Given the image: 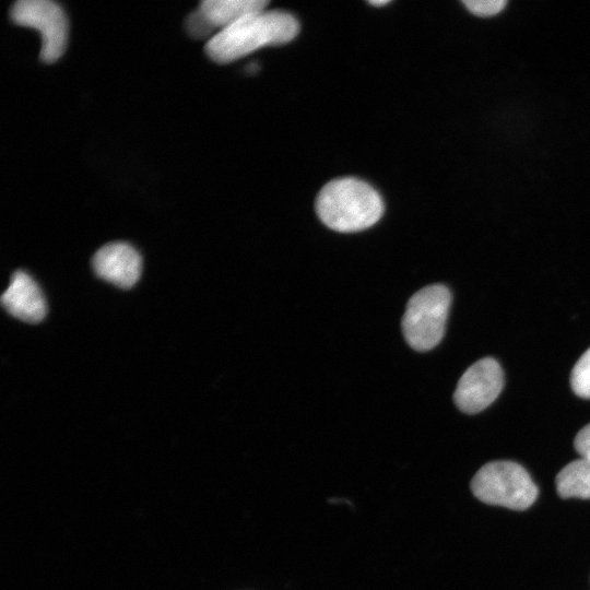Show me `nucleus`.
<instances>
[{
    "instance_id": "nucleus-1",
    "label": "nucleus",
    "mask_w": 590,
    "mask_h": 590,
    "mask_svg": "<svg viewBox=\"0 0 590 590\" xmlns=\"http://www.w3.org/2000/svg\"><path fill=\"white\" fill-rule=\"evenodd\" d=\"M298 31V22L292 14L264 10L219 31L204 49L213 61L228 63L262 47L288 43Z\"/></svg>"
},
{
    "instance_id": "nucleus-2",
    "label": "nucleus",
    "mask_w": 590,
    "mask_h": 590,
    "mask_svg": "<svg viewBox=\"0 0 590 590\" xmlns=\"http://www.w3.org/2000/svg\"><path fill=\"white\" fill-rule=\"evenodd\" d=\"M316 211L329 228L353 233L377 223L384 213V203L368 184L356 178H340L320 190Z\"/></svg>"
},
{
    "instance_id": "nucleus-3",
    "label": "nucleus",
    "mask_w": 590,
    "mask_h": 590,
    "mask_svg": "<svg viewBox=\"0 0 590 590\" xmlns=\"http://www.w3.org/2000/svg\"><path fill=\"white\" fill-rule=\"evenodd\" d=\"M471 491L481 502L512 510L528 509L538 497V487L527 470L508 460L484 464L471 481Z\"/></svg>"
},
{
    "instance_id": "nucleus-4",
    "label": "nucleus",
    "mask_w": 590,
    "mask_h": 590,
    "mask_svg": "<svg viewBox=\"0 0 590 590\" xmlns=\"http://www.w3.org/2000/svg\"><path fill=\"white\" fill-rule=\"evenodd\" d=\"M450 303V291L442 284L425 286L409 299L402 318V331L413 350L428 351L440 342Z\"/></svg>"
},
{
    "instance_id": "nucleus-5",
    "label": "nucleus",
    "mask_w": 590,
    "mask_h": 590,
    "mask_svg": "<svg viewBox=\"0 0 590 590\" xmlns=\"http://www.w3.org/2000/svg\"><path fill=\"white\" fill-rule=\"evenodd\" d=\"M14 23L36 28L42 35L40 60L55 62L64 51L68 22L63 10L49 0H20L10 11Z\"/></svg>"
},
{
    "instance_id": "nucleus-6",
    "label": "nucleus",
    "mask_w": 590,
    "mask_h": 590,
    "mask_svg": "<svg viewBox=\"0 0 590 590\" xmlns=\"http://www.w3.org/2000/svg\"><path fill=\"white\" fill-rule=\"evenodd\" d=\"M504 386V374L492 357L471 365L461 376L453 393L456 405L464 413L475 414L498 397Z\"/></svg>"
},
{
    "instance_id": "nucleus-7",
    "label": "nucleus",
    "mask_w": 590,
    "mask_h": 590,
    "mask_svg": "<svg viewBox=\"0 0 590 590\" xmlns=\"http://www.w3.org/2000/svg\"><path fill=\"white\" fill-rule=\"evenodd\" d=\"M95 273L121 288L132 287L141 275L139 252L127 243H110L99 248L93 259Z\"/></svg>"
},
{
    "instance_id": "nucleus-8",
    "label": "nucleus",
    "mask_w": 590,
    "mask_h": 590,
    "mask_svg": "<svg viewBox=\"0 0 590 590\" xmlns=\"http://www.w3.org/2000/svg\"><path fill=\"white\" fill-rule=\"evenodd\" d=\"M1 303L10 315L30 323L42 321L47 310L39 286L22 270L13 273L9 286L2 294Z\"/></svg>"
},
{
    "instance_id": "nucleus-9",
    "label": "nucleus",
    "mask_w": 590,
    "mask_h": 590,
    "mask_svg": "<svg viewBox=\"0 0 590 590\" xmlns=\"http://www.w3.org/2000/svg\"><path fill=\"white\" fill-rule=\"evenodd\" d=\"M269 1L266 0H205L200 3V10L215 28L224 30L240 20L264 11Z\"/></svg>"
},
{
    "instance_id": "nucleus-10",
    "label": "nucleus",
    "mask_w": 590,
    "mask_h": 590,
    "mask_svg": "<svg viewBox=\"0 0 590 590\" xmlns=\"http://www.w3.org/2000/svg\"><path fill=\"white\" fill-rule=\"evenodd\" d=\"M555 485L562 498L590 499V459L580 457L566 464L557 473Z\"/></svg>"
},
{
    "instance_id": "nucleus-11",
    "label": "nucleus",
    "mask_w": 590,
    "mask_h": 590,
    "mask_svg": "<svg viewBox=\"0 0 590 590\" xmlns=\"http://www.w3.org/2000/svg\"><path fill=\"white\" fill-rule=\"evenodd\" d=\"M570 386L578 397L590 399V347L575 364L570 374Z\"/></svg>"
},
{
    "instance_id": "nucleus-12",
    "label": "nucleus",
    "mask_w": 590,
    "mask_h": 590,
    "mask_svg": "<svg viewBox=\"0 0 590 590\" xmlns=\"http://www.w3.org/2000/svg\"><path fill=\"white\" fill-rule=\"evenodd\" d=\"M186 25L190 35L197 38L209 36L215 28L200 9L188 16Z\"/></svg>"
},
{
    "instance_id": "nucleus-13",
    "label": "nucleus",
    "mask_w": 590,
    "mask_h": 590,
    "mask_svg": "<svg viewBox=\"0 0 590 590\" xmlns=\"http://www.w3.org/2000/svg\"><path fill=\"white\" fill-rule=\"evenodd\" d=\"M462 3L469 11L480 16L494 15L506 5L505 0H464Z\"/></svg>"
},
{
    "instance_id": "nucleus-14",
    "label": "nucleus",
    "mask_w": 590,
    "mask_h": 590,
    "mask_svg": "<svg viewBox=\"0 0 590 590\" xmlns=\"http://www.w3.org/2000/svg\"><path fill=\"white\" fill-rule=\"evenodd\" d=\"M574 446L580 457L590 459V423L577 433Z\"/></svg>"
},
{
    "instance_id": "nucleus-15",
    "label": "nucleus",
    "mask_w": 590,
    "mask_h": 590,
    "mask_svg": "<svg viewBox=\"0 0 590 590\" xmlns=\"http://www.w3.org/2000/svg\"><path fill=\"white\" fill-rule=\"evenodd\" d=\"M389 2H390L389 0H373V1H369V3L371 5H375V7H382V5L388 4Z\"/></svg>"
}]
</instances>
